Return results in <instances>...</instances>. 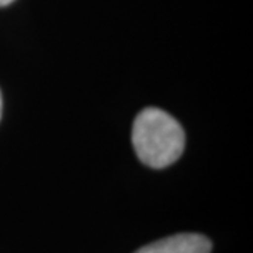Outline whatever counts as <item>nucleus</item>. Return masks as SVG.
<instances>
[{"label": "nucleus", "instance_id": "nucleus-2", "mask_svg": "<svg viewBox=\"0 0 253 253\" xmlns=\"http://www.w3.org/2000/svg\"><path fill=\"white\" fill-rule=\"evenodd\" d=\"M212 245L200 234H177L146 245L134 253H211Z\"/></svg>", "mask_w": 253, "mask_h": 253}, {"label": "nucleus", "instance_id": "nucleus-4", "mask_svg": "<svg viewBox=\"0 0 253 253\" xmlns=\"http://www.w3.org/2000/svg\"><path fill=\"white\" fill-rule=\"evenodd\" d=\"M0 118H1V94H0Z\"/></svg>", "mask_w": 253, "mask_h": 253}, {"label": "nucleus", "instance_id": "nucleus-3", "mask_svg": "<svg viewBox=\"0 0 253 253\" xmlns=\"http://www.w3.org/2000/svg\"><path fill=\"white\" fill-rule=\"evenodd\" d=\"M14 0H0V7H3V6H7L10 3H13Z\"/></svg>", "mask_w": 253, "mask_h": 253}, {"label": "nucleus", "instance_id": "nucleus-1", "mask_svg": "<svg viewBox=\"0 0 253 253\" xmlns=\"http://www.w3.org/2000/svg\"><path fill=\"white\" fill-rule=\"evenodd\" d=\"M186 135L181 126L166 111L156 107L142 110L134 121L132 145L135 154L149 168L163 169L183 154Z\"/></svg>", "mask_w": 253, "mask_h": 253}]
</instances>
